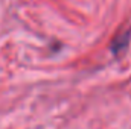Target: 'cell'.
<instances>
[{
    "mask_svg": "<svg viewBox=\"0 0 131 129\" xmlns=\"http://www.w3.org/2000/svg\"><path fill=\"white\" fill-rule=\"evenodd\" d=\"M130 38H131L130 29H128V31H124V32L121 33V35H117V36H114V40H113V43H111V52H113V53H119L124 47L128 46Z\"/></svg>",
    "mask_w": 131,
    "mask_h": 129,
    "instance_id": "6da1fadb",
    "label": "cell"
}]
</instances>
